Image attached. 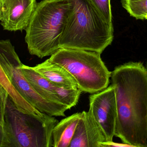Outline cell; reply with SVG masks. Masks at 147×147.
Segmentation results:
<instances>
[{"label": "cell", "instance_id": "30bf717a", "mask_svg": "<svg viewBox=\"0 0 147 147\" xmlns=\"http://www.w3.org/2000/svg\"><path fill=\"white\" fill-rule=\"evenodd\" d=\"M33 69L55 86L66 88H78L71 73L60 65L47 60Z\"/></svg>", "mask_w": 147, "mask_h": 147}, {"label": "cell", "instance_id": "9a60e30c", "mask_svg": "<svg viewBox=\"0 0 147 147\" xmlns=\"http://www.w3.org/2000/svg\"><path fill=\"white\" fill-rule=\"evenodd\" d=\"M122 7L131 16L137 20L146 19L147 0H121Z\"/></svg>", "mask_w": 147, "mask_h": 147}, {"label": "cell", "instance_id": "9c48e42d", "mask_svg": "<svg viewBox=\"0 0 147 147\" xmlns=\"http://www.w3.org/2000/svg\"><path fill=\"white\" fill-rule=\"evenodd\" d=\"M105 136L90 110L82 112L69 147H100Z\"/></svg>", "mask_w": 147, "mask_h": 147}, {"label": "cell", "instance_id": "7a4b0ae2", "mask_svg": "<svg viewBox=\"0 0 147 147\" xmlns=\"http://www.w3.org/2000/svg\"><path fill=\"white\" fill-rule=\"evenodd\" d=\"M71 8L59 41L60 48L102 54L114 39L113 24L105 20L89 0H68Z\"/></svg>", "mask_w": 147, "mask_h": 147}, {"label": "cell", "instance_id": "8992f818", "mask_svg": "<svg viewBox=\"0 0 147 147\" xmlns=\"http://www.w3.org/2000/svg\"><path fill=\"white\" fill-rule=\"evenodd\" d=\"M0 64L13 87L36 109L51 116H65L67 107L46 100L29 83L22 72V64L9 40H0Z\"/></svg>", "mask_w": 147, "mask_h": 147}, {"label": "cell", "instance_id": "44dd1931", "mask_svg": "<svg viewBox=\"0 0 147 147\" xmlns=\"http://www.w3.org/2000/svg\"><path fill=\"white\" fill-rule=\"evenodd\" d=\"M146 20H147V15L146 16Z\"/></svg>", "mask_w": 147, "mask_h": 147}, {"label": "cell", "instance_id": "e0dca14e", "mask_svg": "<svg viewBox=\"0 0 147 147\" xmlns=\"http://www.w3.org/2000/svg\"><path fill=\"white\" fill-rule=\"evenodd\" d=\"M9 95L5 88L0 84V123L4 126L6 104Z\"/></svg>", "mask_w": 147, "mask_h": 147}, {"label": "cell", "instance_id": "277c9868", "mask_svg": "<svg viewBox=\"0 0 147 147\" xmlns=\"http://www.w3.org/2000/svg\"><path fill=\"white\" fill-rule=\"evenodd\" d=\"M59 122L54 117L24 113L9 96L4 115V147H53L52 132Z\"/></svg>", "mask_w": 147, "mask_h": 147}, {"label": "cell", "instance_id": "7402d4cb", "mask_svg": "<svg viewBox=\"0 0 147 147\" xmlns=\"http://www.w3.org/2000/svg\"><path fill=\"white\" fill-rule=\"evenodd\" d=\"M146 68L147 70V65H146Z\"/></svg>", "mask_w": 147, "mask_h": 147}, {"label": "cell", "instance_id": "5bb4252c", "mask_svg": "<svg viewBox=\"0 0 147 147\" xmlns=\"http://www.w3.org/2000/svg\"><path fill=\"white\" fill-rule=\"evenodd\" d=\"M56 92L60 102L68 110L77 105L82 91L79 88L56 86Z\"/></svg>", "mask_w": 147, "mask_h": 147}, {"label": "cell", "instance_id": "4fadbf2b", "mask_svg": "<svg viewBox=\"0 0 147 147\" xmlns=\"http://www.w3.org/2000/svg\"><path fill=\"white\" fill-rule=\"evenodd\" d=\"M0 84L5 88L9 95L19 109L22 112L37 116H43L45 113H42L27 102L15 89L11 84L6 72L0 64Z\"/></svg>", "mask_w": 147, "mask_h": 147}, {"label": "cell", "instance_id": "ba28073f", "mask_svg": "<svg viewBox=\"0 0 147 147\" xmlns=\"http://www.w3.org/2000/svg\"><path fill=\"white\" fill-rule=\"evenodd\" d=\"M37 3L36 0H0V21L3 29L26 30Z\"/></svg>", "mask_w": 147, "mask_h": 147}, {"label": "cell", "instance_id": "2e32d148", "mask_svg": "<svg viewBox=\"0 0 147 147\" xmlns=\"http://www.w3.org/2000/svg\"><path fill=\"white\" fill-rule=\"evenodd\" d=\"M105 20L112 24L111 0H89Z\"/></svg>", "mask_w": 147, "mask_h": 147}, {"label": "cell", "instance_id": "8fae6325", "mask_svg": "<svg viewBox=\"0 0 147 147\" xmlns=\"http://www.w3.org/2000/svg\"><path fill=\"white\" fill-rule=\"evenodd\" d=\"M22 70L29 83L40 96L49 102L63 105L57 95L56 86L34 70L32 67L22 64Z\"/></svg>", "mask_w": 147, "mask_h": 147}, {"label": "cell", "instance_id": "ffe728a7", "mask_svg": "<svg viewBox=\"0 0 147 147\" xmlns=\"http://www.w3.org/2000/svg\"><path fill=\"white\" fill-rule=\"evenodd\" d=\"M1 4H0V20H1Z\"/></svg>", "mask_w": 147, "mask_h": 147}, {"label": "cell", "instance_id": "d6986e66", "mask_svg": "<svg viewBox=\"0 0 147 147\" xmlns=\"http://www.w3.org/2000/svg\"><path fill=\"white\" fill-rule=\"evenodd\" d=\"M5 133L4 126L0 123V147H4Z\"/></svg>", "mask_w": 147, "mask_h": 147}, {"label": "cell", "instance_id": "3957f363", "mask_svg": "<svg viewBox=\"0 0 147 147\" xmlns=\"http://www.w3.org/2000/svg\"><path fill=\"white\" fill-rule=\"evenodd\" d=\"M71 8L68 0H42L37 3L25 30L30 54L43 58L60 48V38Z\"/></svg>", "mask_w": 147, "mask_h": 147}, {"label": "cell", "instance_id": "5b68a950", "mask_svg": "<svg viewBox=\"0 0 147 147\" xmlns=\"http://www.w3.org/2000/svg\"><path fill=\"white\" fill-rule=\"evenodd\" d=\"M48 59L65 68L73 76L82 92L94 94L109 86L111 72L102 60L99 53L63 47Z\"/></svg>", "mask_w": 147, "mask_h": 147}, {"label": "cell", "instance_id": "ac0fdd59", "mask_svg": "<svg viewBox=\"0 0 147 147\" xmlns=\"http://www.w3.org/2000/svg\"><path fill=\"white\" fill-rule=\"evenodd\" d=\"M131 147L129 145L125 144H119V143H115L112 142H100V147Z\"/></svg>", "mask_w": 147, "mask_h": 147}, {"label": "cell", "instance_id": "52a82bcc", "mask_svg": "<svg viewBox=\"0 0 147 147\" xmlns=\"http://www.w3.org/2000/svg\"><path fill=\"white\" fill-rule=\"evenodd\" d=\"M89 110L102 128L106 142L113 141L115 133L117 107L115 91L112 84L89 96Z\"/></svg>", "mask_w": 147, "mask_h": 147}, {"label": "cell", "instance_id": "7c38bea8", "mask_svg": "<svg viewBox=\"0 0 147 147\" xmlns=\"http://www.w3.org/2000/svg\"><path fill=\"white\" fill-rule=\"evenodd\" d=\"M82 112L76 113L59 122L52 132L53 147H69Z\"/></svg>", "mask_w": 147, "mask_h": 147}, {"label": "cell", "instance_id": "6da1fadb", "mask_svg": "<svg viewBox=\"0 0 147 147\" xmlns=\"http://www.w3.org/2000/svg\"><path fill=\"white\" fill-rule=\"evenodd\" d=\"M117 119L115 136L131 147H147V70L140 62H129L111 72Z\"/></svg>", "mask_w": 147, "mask_h": 147}]
</instances>
